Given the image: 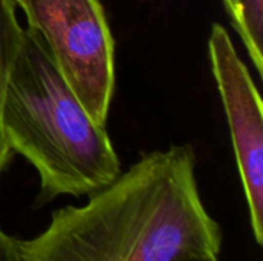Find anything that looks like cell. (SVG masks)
Masks as SVG:
<instances>
[{
    "instance_id": "4",
    "label": "cell",
    "mask_w": 263,
    "mask_h": 261,
    "mask_svg": "<svg viewBox=\"0 0 263 261\" xmlns=\"http://www.w3.org/2000/svg\"><path fill=\"white\" fill-rule=\"evenodd\" d=\"M208 57L223 111L242 186L245 191L254 242L263 245V108L259 89L227 28L211 26Z\"/></svg>"
},
{
    "instance_id": "5",
    "label": "cell",
    "mask_w": 263,
    "mask_h": 261,
    "mask_svg": "<svg viewBox=\"0 0 263 261\" xmlns=\"http://www.w3.org/2000/svg\"><path fill=\"white\" fill-rule=\"evenodd\" d=\"M22 32L23 28L17 20L15 0H0V177L12 155L3 135L2 111L11 71L20 48Z\"/></svg>"
},
{
    "instance_id": "7",
    "label": "cell",
    "mask_w": 263,
    "mask_h": 261,
    "mask_svg": "<svg viewBox=\"0 0 263 261\" xmlns=\"http://www.w3.org/2000/svg\"><path fill=\"white\" fill-rule=\"evenodd\" d=\"M177 261H220L219 255H190L179 258Z\"/></svg>"
},
{
    "instance_id": "3",
    "label": "cell",
    "mask_w": 263,
    "mask_h": 261,
    "mask_svg": "<svg viewBox=\"0 0 263 261\" xmlns=\"http://www.w3.org/2000/svg\"><path fill=\"white\" fill-rule=\"evenodd\" d=\"M28 28L46 43L57 68L92 120L106 125L116 88V42L100 0H15Z\"/></svg>"
},
{
    "instance_id": "1",
    "label": "cell",
    "mask_w": 263,
    "mask_h": 261,
    "mask_svg": "<svg viewBox=\"0 0 263 261\" xmlns=\"http://www.w3.org/2000/svg\"><path fill=\"white\" fill-rule=\"evenodd\" d=\"M191 145L146 152L82 206L52 212L18 240L20 261H177L219 255L220 225L206 211Z\"/></svg>"
},
{
    "instance_id": "6",
    "label": "cell",
    "mask_w": 263,
    "mask_h": 261,
    "mask_svg": "<svg viewBox=\"0 0 263 261\" xmlns=\"http://www.w3.org/2000/svg\"><path fill=\"white\" fill-rule=\"evenodd\" d=\"M0 261H20L18 238L6 234L0 226Z\"/></svg>"
},
{
    "instance_id": "2",
    "label": "cell",
    "mask_w": 263,
    "mask_h": 261,
    "mask_svg": "<svg viewBox=\"0 0 263 261\" xmlns=\"http://www.w3.org/2000/svg\"><path fill=\"white\" fill-rule=\"evenodd\" d=\"M3 135L39 174L35 206L89 197L120 174L106 128L96 123L57 68L45 40L23 29L2 111Z\"/></svg>"
}]
</instances>
